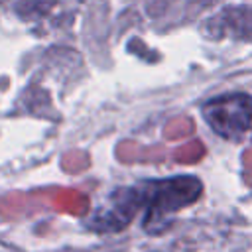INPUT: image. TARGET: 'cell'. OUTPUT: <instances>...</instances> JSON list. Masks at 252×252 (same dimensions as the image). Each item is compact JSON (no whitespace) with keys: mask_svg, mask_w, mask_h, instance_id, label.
I'll use <instances>...</instances> for the list:
<instances>
[{"mask_svg":"<svg viewBox=\"0 0 252 252\" xmlns=\"http://www.w3.org/2000/svg\"><path fill=\"white\" fill-rule=\"evenodd\" d=\"M142 185V197H144V228L150 234L163 232L169 224L173 215H177L181 209L193 205L201 193L203 185L193 175H177L158 181H144Z\"/></svg>","mask_w":252,"mask_h":252,"instance_id":"cell-1","label":"cell"},{"mask_svg":"<svg viewBox=\"0 0 252 252\" xmlns=\"http://www.w3.org/2000/svg\"><path fill=\"white\" fill-rule=\"evenodd\" d=\"M201 112L205 122L226 140H240L252 128V96L244 93L215 96Z\"/></svg>","mask_w":252,"mask_h":252,"instance_id":"cell-2","label":"cell"},{"mask_svg":"<svg viewBox=\"0 0 252 252\" xmlns=\"http://www.w3.org/2000/svg\"><path fill=\"white\" fill-rule=\"evenodd\" d=\"M144 207V197H142V185L118 189L116 193L110 195L108 203L93 215L91 226L98 232H114L124 228L130 219Z\"/></svg>","mask_w":252,"mask_h":252,"instance_id":"cell-3","label":"cell"}]
</instances>
